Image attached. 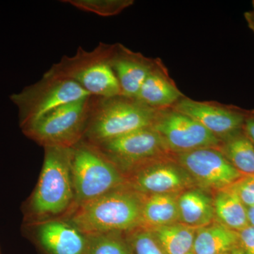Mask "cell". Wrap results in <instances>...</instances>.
Instances as JSON below:
<instances>
[{
  "label": "cell",
  "mask_w": 254,
  "mask_h": 254,
  "mask_svg": "<svg viewBox=\"0 0 254 254\" xmlns=\"http://www.w3.org/2000/svg\"><path fill=\"white\" fill-rule=\"evenodd\" d=\"M160 110L123 95L110 98L93 97L89 121L82 141L96 145L151 128Z\"/></svg>",
  "instance_id": "6da1fadb"
},
{
  "label": "cell",
  "mask_w": 254,
  "mask_h": 254,
  "mask_svg": "<svg viewBox=\"0 0 254 254\" xmlns=\"http://www.w3.org/2000/svg\"><path fill=\"white\" fill-rule=\"evenodd\" d=\"M141 194L119 188L78 205L71 225L86 236L130 230L139 225Z\"/></svg>",
  "instance_id": "7a4b0ae2"
},
{
  "label": "cell",
  "mask_w": 254,
  "mask_h": 254,
  "mask_svg": "<svg viewBox=\"0 0 254 254\" xmlns=\"http://www.w3.org/2000/svg\"><path fill=\"white\" fill-rule=\"evenodd\" d=\"M113 47L100 43L91 51L78 47L74 55L64 56L46 73L76 82L88 94L96 98L122 95L118 78L110 64Z\"/></svg>",
  "instance_id": "3957f363"
},
{
  "label": "cell",
  "mask_w": 254,
  "mask_h": 254,
  "mask_svg": "<svg viewBox=\"0 0 254 254\" xmlns=\"http://www.w3.org/2000/svg\"><path fill=\"white\" fill-rule=\"evenodd\" d=\"M39 181L30 203L37 215L49 216L65 211L74 201L71 156L72 148L45 147Z\"/></svg>",
  "instance_id": "277c9868"
},
{
  "label": "cell",
  "mask_w": 254,
  "mask_h": 254,
  "mask_svg": "<svg viewBox=\"0 0 254 254\" xmlns=\"http://www.w3.org/2000/svg\"><path fill=\"white\" fill-rule=\"evenodd\" d=\"M71 173L77 206L125 184L120 170L94 145L84 141L72 148Z\"/></svg>",
  "instance_id": "5b68a950"
},
{
  "label": "cell",
  "mask_w": 254,
  "mask_h": 254,
  "mask_svg": "<svg viewBox=\"0 0 254 254\" xmlns=\"http://www.w3.org/2000/svg\"><path fill=\"white\" fill-rule=\"evenodd\" d=\"M93 99V96L87 97L58 107L23 127V133L44 148H73L83 140L86 133Z\"/></svg>",
  "instance_id": "8992f818"
},
{
  "label": "cell",
  "mask_w": 254,
  "mask_h": 254,
  "mask_svg": "<svg viewBox=\"0 0 254 254\" xmlns=\"http://www.w3.org/2000/svg\"><path fill=\"white\" fill-rule=\"evenodd\" d=\"M89 96L76 82L45 73L40 81L10 95V100L18 108L22 128L58 107Z\"/></svg>",
  "instance_id": "52a82bcc"
},
{
  "label": "cell",
  "mask_w": 254,
  "mask_h": 254,
  "mask_svg": "<svg viewBox=\"0 0 254 254\" xmlns=\"http://www.w3.org/2000/svg\"><path fill=\"white\" fill-rule=\"evenodd\" d=\"M152 128L158 132L167 148L180 153L200 148H219L221 141L193 118L173 107L159 110Z\"/></svg>",
  "instance_id": "ba28073f"
},
{
  "label": "cell",
  "mask_w": 254,
  "mask_h": 254,
  "mask_svg": "<svg viewBox=\"0 0 254 254\" xmlns=\"http://www.w3.org/2000/svg\"><path fill=\"white\" fill-rule=\"evenodd\" d=\"M93 145L120 170H133L168 150L152 127Z\"/></svg>",
  "instance_id": "9c48e42d"
},
{
  "label": "cell",
  "mask_w": 254,
  "mask_h": 254,
  "mask_svg": "<svg viewBox=\"0 0 254 254\" xmlns=\"http://www.w3.org/2000/svg\"><path fill=\"white\" fill-rule=\"evenodd\" d=\"M178 161L193 181L205 188L224 190L243 177L219 148H200L180 153Z\"/></svg>",
  "instance_id": "30bf717a"
},
{
  "label": "cell",
  "mask_w": 254,
  "mask_h": 254,
  "mask_svg": "<svg viewBox=\"0 0 254 254\" xmlns=\"http://www.w3.org/2000/svg\"><path fill=\"white\" fill-rule=\"evenodd\" d=\"M173 108L198 122L221 141L240 131L247 118L243 113L232 108L185 97Z\"/></svg>",
  "instance_id": "8fae6325"
},
{
  "label": "cell",
  "mask_w": 254,
  "mask_h": 254,
  "mask_svg": "<svg viewBox=\"0 0 254 254\" xmlns=\"http://www.w3.org/2000/svg\"><path fill=\"white\" fill-rule=\"evenodd\" d=\"M133 171L130 186L141 195L177 194L195 183L185 169L173 163H145Z\"/></svg>",
  "instance_id": "7c38bea8"
},
{
  "label": "cell",
  "mask_w": 254,
  "mask_h": 254,
  "mask_svg": "<svg viewBox=\"0 0 254 254\" xmlns=\"http://www.w3.org/2000/svg\"><path fill=\"white\" fill-rule=\"evenodd\" d=\"M157 63L123 45H113L110 64L118 78L122 95L136 98L142 85Z\"/></svg>",
  "instance_id": "4fadbf2b"
},
{
  "label": "cell",
  "mask_w": 254,
  "mask_h": 254,
  "mask_svg": "<svg viewBox=\"0 0 254 254\" xmlns=\"http://www.w3.org/2000/svg\"><path fill=\"white\" fill-rule=\"evenodd\" d=\"M38 240L49 254H86L88 237L71 223L53 220L38 227Z\"/></svg>",
  "instance_id": "5bb4252c"
},
{
  "label": "cell",
  "mask_w": 254,
  "mask_h": 254,
  "mask_svg": "<svg viewBox=\"0 0 254 254\" xmlns=\"http://www.w3.org/2000/svg\"><path fill=\"white\" fill-rule=\"evenodd\" d=\"M158 65L157 63L145 80L136 99L150 108L165 109L173 107L185 96Z\"/></svg>",
  "instance_id": "9a60e30c"
},
{
  "label": "cell",
  "mask_w": 254,
  "mask_h": 254,
  "mask_svg": "<svg viewBox=\"0 0 254 254\" xmlns=\"http://www.w3.org/2000/svg\"><path fill=\"white\" fill-rule=\"evenodd\" d=\"M179 218L186 226L198 229L210 225L215 218L214 202L204 190L193 189L178 196Z\"/></svg>",
  "instance_id": "2e32d148"
},
{
  "label": "cell",
  "mask_w": 254,
  "mask_h": 254,
  "mask_svg": "<svg viewBox=\"0 0 254 254\" xmlns=\"http://www.w3.org/2000/svg\"><path fill=\"white\" fill-rule=\"evenodd\" d=\"M178 196L173 193L150 195L143 200L139 225L151 229L176 223Z\"/></svg>",
  "instance_id": "e0dca14e"
},
{
  "label": "cell",
  "mask_w": 254,
  "mask_h": 254,
  "mask_svg": "<svg viewBox=\"0 0 254 254\" xmlns=\"http://www.w3.org/2000/svg\"><path fill=\"white\" fill-rule=\"evenodd\" d=\"M197 230L193 254H230L238 240V232L220 223Z\"/></svg>",
  "instance_id": "ac0fdd59"
},
{
  "label": "cell",
  "mask_w": 254,
  "mask_h": 254,
  "mask_svg": "<svg viewBox=\"0 0 254 254\" xmlns=\"http://www.w3.org/2000/svg\"><path fill=\"white\" fill-rule=\"evenodd\" d=\"M213 202L219 223L237 232L250 225L247 208L231 187L219 190Z\"/></svg>",
  "instance_id": "d6986e66"
},
{
  "label": "cell",
  "mask_w": 254,
  "mask_h": 254,
  "mask_svg": "<svg viewBox=\"0 0 254 254\" xmlns=\"http://www.w3.org/2000/svg\"><path fill=\"white\" fill-rule=\"evenodd\" d=\"M197 229L183 224H173L148 230L165 254H193Z\"/></svg>",
  "instance_id": "ffe728a7"
},
{
  "label": "cell",
  "mask_w": 254,
  "mask_h": 254,
  "mask_svg": "<svg viewBox=\"0 0 254 254\" xmlns=\"http://www.w3.org/2000/svg\"><path fill=\"white\" fill-rule=\"evenodd\" d=\"M219 148L242 175H254V143L246 133L239 131L221 141Z\"/></svg>",
  "instance_id": "44dd1931"
},
{
  "label": "cell",
  "mask_w": 254,
  "mask_h": 254,
  "mask_svg": "<svg viewBox=\"0 0 254 254\" xmlns=\"http://www.w3.org/2000/svg\"><path fill=\"white\" fill-rule=\"evenodd\" d=\"M81 11L93 13L103 17L115 16L131 6L133 0H63Z\"/></svg>",
  "instance_id": "7402d4cb"
},
{
  "label": "cell",
  "mask_w": 254,
  "mask_h": 254,
  "mask_svg": "<svg viewBox=\"0 0 254 254\" xmlns=\"http://www.w3.org/2000/svg\"><path fill=\"white\" fill-rule=\"evenodd\" d=\"M112 233L88 237L86 254H132V251L120 237Z\"/></svg>",
  "instance_id": "603a6c76"
},
{
  "label": "cell",
  "mask_w": 254,
  "mask_h": 254,
  "mask_svg": "<svg viewBox=\"0 0 254 254\" xmlns=\"http://www.w3.org/2000/svg\"><path fill=\"white\" fill-rule=\"evenodd\" d=\"M132 254H165L150 231L135 234L131 240Z\"/></svg>",
  "instance_id": "cb8c5ba5"
},
{
  "label": "cell",
  "mask_w": 254,
  "mask_h": 254,
  "mask_svg": "<svg viewBox=\"0 0 254 254\" xmlns=\"http://www.w3.org/2000/svg\"><path fill=\"white\" fill-rule=\"evenodd\" d=\"M230 187L236 192L247 208L254 205V175L242 177Z\"/></svg>",
  "instance_id": "d4e9b609"
},
{
  "label": "cell",
  "mask_w": 254,
  "mask_h": 254,
  "mask_svg": "<svg viewBox=\"0 0 254 254\" xmlns=\"http://www.w3.org/2000/svg\"><path fill=\"white\" fill-rule=\"evenodd\" d=\"M230 254H254V227L249 225L238 232L236 245Z\"/></svg>",
  "instance_id": "484cf974"
},
{
  "label": "cell",
  "mask_w": 254,
  "mask_h": 254,
  "mask_svg": "<svg viewBox=\"0 0 254 254\" xmlns=\"http://www.w3.org/2000/svg\"><path fill=\"white\" fill-rule=\"evenodd\" d=\"M246 134L254 143V116L246 118L245 125Z\"/></svg>",
  "instance_id": "4316f807"
},
{
  "label": "cell",
  "mask_w": 254,
  "mask_h": 254,
  "mask_svg": "<svg viewBox=\"0 0 254 254\" xmlns=\"http://www.w3.org/2000/svg\"><path fill=\"white\" fill-rule=\"evenodd\" d=\"M246 21L248 23L249 27L254 33V9L252 11H247L245 14Z\"/></svg>",
  "instance_id": "83f0119b"
},
{
  "label": "cell",
  "mask_w": 254,
  "mask_h": 254,
  "mask_svg": "<svg viewBox=\"0 0 254 254\" xmlns=\"http://www.w3.org/2000/svg\"><path fill=\"white\" fill-rule=\"evenodd\" d=\"M247 213H248L250 225L254 227V205L250 207V208H247Z\"/></svg>",
  "instance_id": "f1b7e54d"
},
{
  "label": "cell",
  "mask_w": 254,
  "mask_h": 254,
  "mask_svg": "<svg viewBox=\"0 0 254 254\" xmlns=\"http://www.w3.org/2000/svg\"><path fill=\"white\" fill-rule=\"evenodd\" d=\"M253 6H254V1H253Z\"/></svg>",
  "instance_id": "f546056e"
}]
</instances>
